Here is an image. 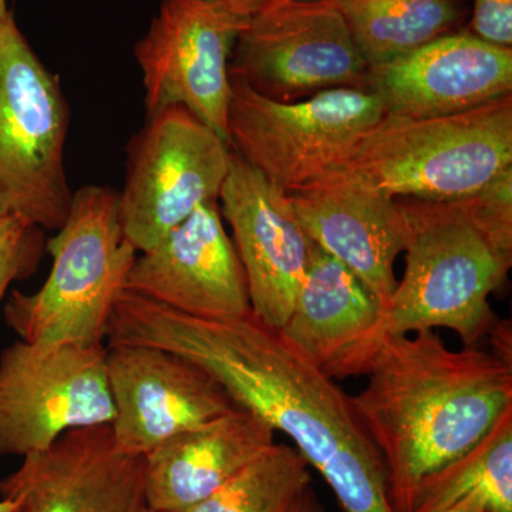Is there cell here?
Here are the masks:
<instances>
[{
	"label": "cell",
	"instance_id": "1",
	"mask_svg": "<svg viewBox=\"0 0 512 512\" xmlns=\"http://www.w3.org/2000/svg\"><path fill=\"white\" fill-rule=\"evenodd\" d=\"M107 346H156L210 375L239 409L295 444L345 512H393L387 473L348 396L254 315L192 318L124 291L107 326Z\"/></svg>",
	"mask_w": 512,
	"mask_h": 512
},
{
	"label": "cell",
	"instance_id": "2",
	"mask_svg": "<svg viewBox=\"0 0 512 512\" xmlns=\"http://www.w3.org/2000/svg\"><path fill=\"white\" fill-rule=\"evenodd\" d=\"M352 397L383 458L390 507L410 512L421 485L464 456L512 409V359L447 348L434 330L386 338Z\"/></svg>",
	"mask_w": 512,
	"mask_h": 512
},
{
	"label": "cell",
	"instance_id": "3",
	"mask_svg": "<svg viewBox=\"0 0 512 512\" xmlns=\"http://www.w3.org/2000/svg\"><path fill=\"white\" fill-rule=\"evenodd\" d=\"M406 224V269L384 309L373 355L392 336L446 328L464 346L494 328L490 296L507 279L512 258L500 254L460 201L397 198Z\"/></svg>",
	"mask_w": 512,
	"mask_h": 512
},
{
	"label": "cell",
	"instance_id": "4",
	"mask_svg": "<svg viewBox=\"0 0 512 512\" xmlns=\"http://www.w3.org/2000/svg\"><path fill=\"white\" fill-rule=\"evenodd\" d=\"M46 248L52 271L36 292L10 293L6 323L23 342L103 345L138 255L124 234L119 194L101 185L74 192L69 215Z\"/></svg>",
	"mask_w": 512,
	"mask_h": 512
},
{
	"label": "cell",
	"instance_id": "5",
	"mask_svg": "<svg viewBox=\"0 0 512 512\" xmlns=\"http://www.w3.org/2000/svg\"><path fill=\"white\" fill-rule=\"evenodd\" d=\"M510 167L512 93L453 116L384 113L339 170L393 198L458 201Z\"/></svg>",
	"mask_w": 512,
	"mask_h": 512
},
{
	"label": "cell",
	"instance_id": "6",
	"mask_svg": "<svg viewBox=\"0 0 512 512\" xmlns=\"http://www.w3.org/2000/svg\"><path fill=\"white\" fill-rule=\"evenodd\" d=\"M70 110L59 77L9 12L0 20V215L57 231L73 194L64 168Z\"/></svg>",
	"mask_w": 512,
	"mask_h": 512
},
{
	"label": "cell",
	"instance_id": "7",
	"mask_svg": "<svg viewBox=\"0 0 512 512\" xmlns=\"http://www.w3.org/2000/svg\"><path fill=\"white\" fill-rule=\"evenodd\" d=\"M386 113L372 90H325L293 103L266 99L231 77L228 144L286 194L339 170Z\"/></svg>",
	"mask_w": 512,
	"mask_h": 512
},
{
	"label": "cell",
	"instance_id": "8",
	"mask_svg": "<svg viewBox=\"0 0 512 512\" xmlns=\"http://www.w3.org/2000/svg\"><path fill=\"white\" fill-rule=\"evenodd\" d=\"M232 150L183 106L148 116L128 148L119 194L121 224L137 252L148 251L207 202L220 200Z\"/></svg>",
	"mask_w": 512,
	"mask_h": 512
},
{
	"label": "cell",
	"instance_id": "9",
	"mask_svg": "<svg viewBox=\"0 0 512 512\" xmlns=\"http://www.w3.org/2000/svg\"><path fill=\"white\" fill-rule=\"evenodd\" d=\"M369 69L339 10L323 0H268L245 19L229 63L231 77L284 103L369 90Z\"/></svg>",
	"mask_w": 512,
	"mask_h": 512
},
{
	"label": "cell",
	"instance_id": "10",
	"mask_svg": "<svg viewBox=\"0 0 512 512\" xmlns=\"http://www.w3.org/2000/svg\"><path fill=\"white\" fill-rule=\"evenodd\" d=\"M113 417L103 345L19 340L0 355V456H29Z\"/></svg>",
	"mask_w": 512,
	"mask_h": 512
},
{
	"label": "cell",
	"instance_id": "11",
	"mask_svg": "<svg viewBox=\"0 0 512 512\" xmlns=\"http://www.w3.org/2000/svg\"><path fill=\"white\" fill-rule=\"evenodd\" d=\"M244 23L217 0H163L134 50L148 116L183 106L228 141L229 63Z\"/></svg>",
	"mask_w": 512,
	"mask_h": 512
},
{
	"label": "cell",
	"instance_id": "12",
	"mask_svg": "<svg viewBox=\"0 0 512 512\" xmlns=\"http://www.w3.org/2000/svg\"><path fill=\"white\" fill-rule=\"evenodd\" d=\"M106 370L114 443L133 456L237 407L204 370L156 346H107Z\"/></svg>",
	"mask_w": 512,
	"mask_h": 512
},
{
	"label": "cell",
	"instance_id": "13",
	"mask_svg": "<svg viewBox=\"0 0 512 512\" xmlns=\"http://www.w3.org/2000/svg\"><path fill=\"white\" fill-rule=\"evenodd\" d=\"M12 512H144V457L116 446L110 424L67 431L0 481Z\"/></svg>",
	"mask_w": 512,
	"mask_h": 512
},
{
	"label": "cell",
	"instance_id": "14",
	"mask_svg": "<svg viewBox=\"0 0 512 512\" xmlns=\"http://www.w3.org/2000/svg\"><path fill=\"white\" fill-rule=\"evenodd\" d=\"M218 202L247 276L252 315L282 329L308 268L311 239L296 221L288 194L234 151Z\"/></svg>",
	"mask_w": 512,
	"mask_h": 512
},
{
	"label": "cell",
	"instance_id": "15",
	"mask_svg": "<svg viewBox=\"0 0 512 512\" xmlns=\"http://www.w3.org/2000/svg\"><path fill=\"white\" fill-rule=\"evenodd\" d=\"M127 291L192 318L251 315L247 276L218 201L201 205L156 247L138 252Z\"/></svg>",
	"mask_w": 512,
	"mask_h": 512
},
{
	"label": "cell",
	"instance_id": "16",
	"mask_svg": "<svg viewBox=\"0 0 512 512\" xmlns=\"http://www.w3.org/2000/svg\"><path fill=\"white\" fill-rule=\"evenodd\" d=\"M288 197L312 244L345 265L384 311L399 282L394 264L406 242L397 198L342 170Z\"/></svg>",
	"mask_w": 512,
	"mask_h": 512
},
{
	"label": "cell",
	"instance_id": "17",
	"mask_svg": "<svg viewBox=\"0 0 512 512\" xmlns=\"http://www.w3.org/2000/svg\"><path fill=\"white\" fill-rule=\"evenodd\" d=\"M384 110L409 119L453 116L512 93V49L451 33L369 69Z\"/></svg>",
	"mask_w": 512,
	"mask_h": 512
},
{
	"label": "cell",
	"instance_id": "18",
	"mask_svg": "<svg viewBox=\"0 0 512 512\" xmlns=\"http://www.w3.org/2000/svg\"><path fill=\"white\" fill-rule=\"evenodd\" d=\"M383 308L338 259L313 245L292 311L278 332L332 379L365 375Z\"/></svg>",
	"mask_w": 512,
	"mask_h": 512
},
{
	"label": "cell",
	"instance_id": "19",
	"mask_svg": "<svg viewBox=\"0 0 512 512\" xmlns=\"http://www.w3.org/2000/svg\"><path fill=\"white\" fill-rule=\"evenodd\" d=\"M275 444V430L248 410L171 437L144 456L147 508L188 512Z\"/></svg>",
	"mask_w": 512,
	"mask_h": 512
},
{
	"label": "cell",
	"instance_id": "20",
	"mask_svg": "<svg viewBox=\"0 0 512 512\" xmlns=\"http://www.w3.org/2000/svg\"><path fill=\"white\" fill-rule=\"evenodd\" d=\"M369 66L390 62L458 32L460 0H332Z\"/></svg>",
	"mask_w": 512,
	"mask_h": 512
},
{
	"label": "cell",
	"instance_id": "21",
	"mask_svg": "<svg viewBox=\"0 0 512 512\" xmlns=\"http://www.w3.org/2000/svg\"><path fill=\"white\" fill-rule=\"evenodd\" d=\"M463 504L512 512V409L480 443L421 485L410 512Z\"/></svg>",
	"mask_w": 512,
	"mask_h": 512
},
{
	"label": "cell",
	"instance_id": "22",
	"mask_svg": "<svg viewBox=\"0 0 512 512\" xmlns=\"http://www.w3.org/2000/svg\"><path fill=\"white\" fill-rule=\"evenodd\" d=\"M311 484L309 464L301 453L275 443L188 512H296Z\"/></svg>",
	"mask_w": 512,
	"mask_h": 512
},
{
	"label": "cell",
	"instance_id": "23",
	"mask_svg": "<svg viewBox=\"0 0 512 512\" xmlns=\"http://www.w3.org/2000/svg\"><path fill=\"white\" fill-rule=\"evenodd\" d=\"M458 201L487 241L500 254L512 258V167Z\"/></svg>",
	"mask_w": 512,
	"mask_h": 512
},
{
	"label": "cell",
	"instance_id": "24",
	"mask_svg": "<svg viewBox=\"0 0 512 512\" xmlns=\"http://www.w3.org/2000/svg\"><path fill=\"white\" fill-rule=\"evenodd\" d=\"M45 251V231L19 215H0V303L9 286L35 274Z\"/></svg>",
	"mask_w": 512,
	"mask_h": 512
},
{
	"label": "cell",
	"instance_id": "25",
	"mask_svg": "<svg viewBox=\"0 0 512 512\" xmlns=\"http://www.w3.org/2000/svg\"><path fill=\"white\" fill-rule=\"evenodd\" d=\"M470 32L491 45L512 49V0H473Z\"/></svg>",
	"mask_w": 512,
	"mask_h": 512
},
{
	"label": "cell",
	"instance_id": "26",
	"mask_svg": "<svg viewBox=\"0 0 512 512\" xmlns=\"http://www.w3.org/2000/svg\"><path fill=\"white\" fill-rule=\"evenodd\" d=\"M222 3L228 10H231L234 15L239 18L247 19L249 16L254 15L256 10L265 5L268 0H217Z\"/></svg>",
	"mask_w": 512,
	"mask_h": 512
},
{
	"label": "cell",
	"instance_id": "27",
	"mask_svg": "<svg viewBox=\"0 0 512 512\" xmlns=\"http://www.w3.org/2000/svg\"><path fill=\"white\" fill-rule=\"evenodd\" d=\"M296 512H325L320 507L318 500H316L315 494H313L312 488L306 493L303 498L301 505H299L298 511Z\"/></svg>",
	"mask_w": 512,
	"mask_h": 512
},
{
	"label": "cell",
	"instance_id": "28",
	"mask_svg": "<svg viewBox=\"0 0 512 512\" xmlns=\"http://www.w3.org/2000/svg\"><path fill=\"white\" fill-rule=\"evenodd\" d=\"M437 512H485L483 508L477 507V505L463 504L456 505V507L447 508V510H441Z\"/></svg>",
	"mask_w": 512,
	"mask_h": 512
},
{
	"label": "cell",
	"instance_id": "29",
	"mask_svg": "<svg viewBox=\"0 0 512 512\" xmlns=\"http://www.w3.org/2000/svg\"><path fill=\"white\" fill-rule=\"evenodd\" d=\"M10 10L8 9V2L6 0H0V20L5 19Z\"/></svg>",
	"mask_w": 512,
	"mask_h": 512
},
{
	"label": "cell",
	"instance_id": "30",
	"mask_svg": "<svg viewBox=\"0 0 512 512\" xmlns=\"http://www.w3.org/2000/svg\"><path fill=\"white\" fill-rule=\"evenodd\" d=\"M0 512H12V505L3 498H0Z\"/></svg>",
	"mask_w": 512,
	"mask_h": 512
},
{
	"label": "cell",
	"instance_id": "31",
	"mask_svg": "<svg viewBox=\"0 0 512 512\" xmlns=\"http://www.w3.org/2000/svg\"><path fill=\"white\" fill-rule=\"evenodd\" d=\"M144 512H158V511L150 510V508H147V510Z\"/></svg>",
	"mask_w": 512,
	"mask_h": 512
},
{
	"label": "cell",
	"instance_id": "32",
	"mask_svg": "<svg viewBox=\"0 0 512 512\" xmlns=\"http://www.w3.org/2000/svg\"><path fill=\"white\" fill-rule=\"evenodd\" d=\"M323 2H332V0H323Z\"/></svg>",
	"mask_w": 512,
	"mask_h": 512
}]
</instances>
